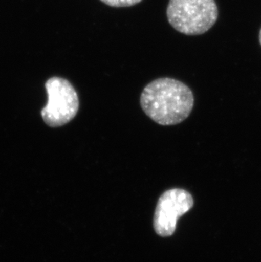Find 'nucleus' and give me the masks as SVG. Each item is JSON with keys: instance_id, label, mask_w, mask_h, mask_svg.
Instances as JSON below:
<instances>
[{"instance_id": "obj_1", "label": "nucleus", "mask_w": 261, "mask_h": 262, "mask_svg": "<svg viewBox=\"0 0 261 262\" xmlns=\"http://www.w3.org/2000/svg\"><path fill=\"white\" fill-rule=\"evenodd\" d=\"M143 112L156 123L177 125L192 112L194 98L187 85L178 80L163 77L148 83L140 97Z\"/></svg>"}, {"instance_id": "obj_2", "label": "nucleus", "mask_w": 261, "mask_h": 262, "mask_svg": "<svg viewBox=\"0 0 261 262\" xmlns=\"http://www.w3.org/2000/svg\"><path fill=\"white\" fill-rule=\"evenodd\" d=\"M166 15L178 32L195 36L204 34L215 24L218 8L214 0H170Z\"/></svg>"}, {"instance_id": "obj_3", "label": "nucleus", "mask_w": 261, "mask_h": 262, "mask_svg": "<svg viewBox=\"0 0 261 262\" xmlns=\"http://www.w3.org/2000/svg\"><path fill=\"white\" fill-rule=\"evenodd\" d=\"M48 103L41 112L45 123L51 127L64 126L74 119L79 110L77 91L68 80L54 77L45 82Z\"/></svg>"}, {"instance_id": "obj_4", "label": "nucleus", "mask_w": 261, "mask_h": 262, "mask_svg": "<svg viewBox=\"0 0 261 262\" xmlns=\"http://www.w3.org/2000/svg\"><path fill=\"white\" fill-rule=\"evenodd\" d=\"M193 206V199L187 191L172 188L160 196L154 216V228L161 237L175 233L178 218Z\"/></svg>"}, {"instance_id": "obj_5", "label": "nucleus", "mask_w": 261, "mask_h": 262, "mask_svg": "<svg viewBox=\"0 0 261 262\" xmlns=\"http://www.w3.org/2000/svg\"><path fill=\"white\" fill-rule=\"evenodd\" d=\"M105 5L111 7H130L133 5H138L142 0H100Z\"/></svg>"}, {"instance_id": "obj_6", "label": "nucleus", "mask_w": 261, "mask_h": 262, "mask_svg": "<svg viewBox=\"0 0 261 262\" xmlns=\"http://www.w3.org/2000/svg\"><path fill=\"white\" fill-rule=\"evenodd\" d=\"M259 42H260L261 45V29L260 31H259Z\"/></svg>"}]
</instances>
